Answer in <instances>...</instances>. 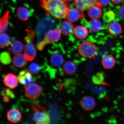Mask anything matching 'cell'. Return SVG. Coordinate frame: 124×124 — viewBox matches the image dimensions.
<instances>
[{
  "instance_id": "cell-32",
  "label": "cell",
  "mask_w": 124,
  "mask_h": 124,
  "mask_svg": "<svg viewBox=\"0 0 124 124\" xmlns=\"http://www.w3.org/2000/svg\"><path fill=\"white\" fill-rule=\"evenodd\" d=\"M119 15L121 17L124 19V5L120 8L119 11Z\"/></svg>"
},
{
  "instance_id": "cell-5",
  "label": "cell",
  "mask_w": 124,
  "mask_h": 124,
  "mask_svg": "<svg viewBox=\"0 0 124 124\" xmlns=\"http://www.w3.org/2000/svg\"><path fill=\"white\" fill-rule=\"evenodd\" d=\"M25 95L30 99L38 98L43 91L42 87L35 83H30L25 87Z\"/></svg>"
},
{
  "instance_id": "cell-19",
  "label": "cell",
  "mask_w": 124,
  "mask_h": 124,
  "mask_svg": "<svg viewBox=\"0 0 124 124\" xmlns=\"http://www.w3.org/2000/svg\"><path fill=\"white\" fill-rule=\"evenodd\" d=\"M27 60V59L24 54L20 53L16 54L14 56L13 63L16 67L21 68L25 65Z\"/></svg>"
},
{
  "instance_id": "cell-2",
  "label": "cell",
  "mask_w": 124,
  "mask_h": 124,
  "mask_svg": "<svg viewBox=\"0 0 124 124\" xmlns=\"http://www.w3.org/2000/svg\"><path fill=\"white\" fill-rule=\"evenodd\" d=\"M35 35L33 31L28 30L27 35L25 38L26 44L24 54L28 61H32L36 55V50L32 41Z\"/></svg>"
},
{
  "instance_id": "cell-7",
  "label": "cell",
  "mask_w": 124,
  "mask_h": 124,
  "mask_svg": "<svg viewBox=\"0 0 124 124\" xmlns=\"http://www.w3.org/2000/svg\"><path fill=\"white\" fill-rule=\"evenodd\" d=\"M80 104L84 110L86 111L92 110L96 105L95 99L90 96L83 97L80 100Z\"/></svg>"
},
{
  "instance_id": "cell-36",
  "label": "cell",
  "mask_w": 124,
  "mask_h": 124,
  "mask_svg": "<svg viewBox=\"0 0 124 124\" xmlns=\"http://www.w3.org/2000/svg\"></svg>"
},
{
  "instance_id": "cell-16",
  "label": "cell",
  "mask_w": 124,
  "mask_h": 124,
  "mask_svg": "<svg viewBox=\"0 0 124 124\" xmlns=\"http://www.w3.org/2000/svg\"><path fill=\"white\" fill-rule=\"evenodd\" d=\"M18 78L20 83L24 85H27L32 81V77L30 72L23 70L20 73Z\"/></svg>"
},
{
  "instance_id": "cell-15",
  "label": "cell",
  "mask_w": 124,
  "mask_h": 124,
  "mask_svg": "<svg viewBox=\"0 0 124 124\" xmlns=\"http://www.w3.org/2000/svg\"><path fill=\"white\" fill-rule=\"evenodd\" d=\"M108 30L109 33L114 37L120 35L122 32L121 25L119 23L116 21H112L110 23Z\"/></svg>"
},
{
  "instance_id": "cell-4",
  "label": "cell",
  "mask_w": 124,
  "mask_h": 124,
  "mask_svg": "<svg viewBox=\"0 0 124 124\" xmlns=\"http://www.w3.org/2000/svg\"><path fill=\"white\" fill-rule=\"evenodd\" d=\"M62 33L59 29H54L48 31L43 41L37 45V48L39 50H41L46 44L57 42L61 38Z\"/></svg>"
},
{
  "instance_id": "cell-11",
  "label": "cell",
  "mask_w": 124,
  "mask_h": 124,
  "mask_svg": "<svg viewBox=\"0 0 124 124\" xmlns=\"http://www.w3.org/2000/svg\"><path fill=\"white\" fill-rule=\"evenodd\" d=\"M101 7L97 4L90 7L87 9V15L91 19H99L103 15Z\"/></svg>"
},
{
  "instance_id": "cell-28",
  "label": "cell",
  "mask_w": 124,
  "mask_h": 124,
  "mask_svg": "<svg viewBox=\"0 0 124 124\" xmlns=\"http://www.w3.org/2000/svg\"><path fill=\"white\" fill-rule=\"evenodd\" d=\"M29 69L30 72L34 74H38L39 72V66L36 63H31L29 65Z\"/></svg>"
},
{
  "instance_id": "cell-8",
  "label": "cell",
  "mask_w": 124,
  "mask_h": 124,
  "mask_svg": "<svg viewBox=\"0 0 124 124\" xmlns=\"http://www.w3.org/2000/svg\"><path fill=\"white\" fill-rule=\"evenodd\" d=\"M33 118L37 124H47L50 121V117L46 111H35Z\"/></svg>"
},
{
  "instance_id": "cell-21",
  "label": "cell",
  "mask_w": 124,
  "mask_h": 124,
  "mask_svg": "<svg viewBox=\"0 0 124 124\" xmlns=\"http://www.w3.org/2000/svg\"><path fill=\"white\" fill-rule=\"evenodd\" d=\"M21 113L16 109L10 110L7 114L8 120L14 123H16L19 122L21 119Z\"/></svg>"
},
{
  "instance_id": "cell-27",
  "label": "cell",
  "mask_w": 124,
  "mask_h": 124,
  "mask_svg": "<svg viewBox=\"0 0 124 124\" xmlns=\"http://www.w3.org/2000/svg\"><path fill=\"white\" fill-rule=\"evenodd\" d=\"M1 62L4 65L10 64L11 62V58L8 53L4 52L1 53L0 57Z\"/></svg>"
},
{
  "instance_id": "cell-14",
  "label": "cell",
  "mask_w": 124,
  "mask_h": 124,
  "mask_svg": "<svg viewBox=\"0 0 124 124\" xmlns=\"http://www.w3.org/2000/svg\"><path fill=\"white\" fill-rule=\"evenodd\" d=\"M73 33L76 38L79 39L83 40L88 37L89 31L85 26L78 25L74 27Z\"/></svg>"
},
{
  "instance_id": "cell-25",
  "label": "cell",
  "mask_w": 124,
  "mask_h": 124,
  "mask_svg": "<svg viewBox=\"0 0 124 124\" xmlns=\"http://www.w3.org/2000/svg\"><path fill=\"white\" fill-rule=\"evenodd\" d=\"M9 23V12H6L0 20V32L2 33L7 30Z\"/></svg>"
},
{
  "instance_id": "cell-10",
  "label": "cell",
  "mask_w": 124,
  "mask_h": 124,
  "mask_svg": "<svg viewBox=\"0 0 124 124\" xmlns=\"http://www.w3.org/2000/svg\"><path fill=\"white\" fill-rule=\"evenodd\" d=\"M82 12L76 7H69L66 18L72 23L76 22L81 18Z\"/></svg>"
},
{
  "instance_id": "cell-1",
  "label": "cell",
  "mask_w": 124,
  "mask_h": 124,
  "mask_svg": "<svg viewBox=\"0 0 124 124\" xmlns=\"http://www.w3.org/2000/svg\"><path fill=\"white\" fill-rule=\"evenodd\" d=\"M66 0H40V5L49 14L57 19L66 18L69 7Z\"/></svg>"
},
{
  "instance_id": "cell-18",
  "label": "cell",
  "mask_w": 124,
  "mask_h": 124,
  "mask_svg": "<svg viewBox=\"0 0 124 124\" xmlns=\"http://www.w3.org/2000/svg\"><path fill=\"white\" fill-rule=\"evenodd\" d=\"M32 11L27 8L21 7L18 8L17 12V15L18 18L23 21H26L31 16Z\"/></svg>"
},
{
  "instance_id": "cell-33",
  "label": "cell",
  "mask_w": 124,
  "mask_h": 124,
  "mask_svg": "<svg viewBox=\"0 0 124 124\" xmlns=\"http://www.w3.org/2000/svg\"><path fill=\"white\" fill-rule=\"evenodd\" d=\"M124 0H111V1L116 4H120V3L122 2Z\"/></svg>"
},
{
  "instance_id": "cell-26",
  "label": "cell",
  "mask_w": 124,
  "mask_h": 124,
  "mask_svg": "<svg viewBox=\"0 0 124 124\" xmlns=\"http://www.w3.org/2000/svg\"><path fill=\"white\" fill-rule=\"evenodd\" d=\"M115 18V14L112 11L110 10L105 12L103 16V19L106 23H110Z\"/></svg>"
},
{
  "instance_id": "cell-34",
  "label": "cell",
  "mask_w": 124,
  "mask_h": 124,
  "mask_svg": "<svg viewBox=\"0 0 124 124\" xmlns=\"http://www.w3.org/2000/svg\"><path fill=\"white\" fill-rule=\"evenodd\" d=\"M3 100L5 102H8L9 101L10 99L7 96H4L3 98Z\"/></svg>"
},
{
  "instance_id": "cell-31",
  "label": "cell",
  "mask_w": 124,
  "mask_h": 124,
  "mask_svg": "<svg viewBox=\"0 0 124 124\" xmlns=\"http://www.w3.org/2000/svg\"><path fill=\"white\" fill-rule=\"evenodd\" d=\"M6 95L9 96L12 98H14L15 97V94L14 93L12 92L10 89H7L6 90Z\"/></svg>"
},
{
  "instance_id": "cell-20",
  "label": "cell",
  "mask_w": 124,
  "mask_h": 124,
  "mask_svg": "<svg viewBox=\"0 0 124 124\" xmlns=\"http://www.w3.org/2000/svg\"><path fill=\"white\" fill-rule=\"evenodd\" d=\"M63 72L67 75H72L76 72L77 67L76 65L73 62L67 61L63 64Z\"/></svg>"
},
{
  "instance_id": "cell-6",
  "label": "cell",
  "mask_w": 124,
  "mask_h": 124,
  "mask_svg": "<svg viewBox=\"0 0 124 124\" xmlns=\"http://www.w3.org/2000/svg\"><path fill=\"white\" fill-rule=\"evenodd\" d=\"M98 0H74L73 4L82 12L87 10L91 6L97 4Z\"/></svg>"
},
{
  "instance_id": "cell-35",
  "label": "cell",
  "mask_w": 124,
  "mask_h": 124,
  "mask_svg": "<svg viewBox=\"0 0 124 124\" xmlns=\"http://www.w3.org/2000/svg\"><path fill=\"white\" fill-rule=\"evenodd\" d=\"M67 1H68V2H70V1H74V0H66Z\"/></svg>"
},
{
  "instance_id": "cell-24",
  "label": "cell",
  "mask_w": 124,
  "mask_h": 124,
  "mask_svg": "<svg viewBox=\"0 0 124 124\" xmlns=\"http://www.w3.org/2000/svg\"><path fill=\"white\" fill-rule=\"evenodd\" d=\"M12 41L10 37L7 34L2 32L1 33L0 36V47L2 48L10 45Z\"/></svg>"
},
{
  "instance_id": "cell-29",
  "label": "cell",
  "mask_w": 124,
  "mask_h": 124,
  "mask_svg": "<svg viewBox=\"0 0 124 124\" xmlns=\"http://www.w3.org/2000/svg\"><path fill=\"white\" fill-rule=\"evenodd\" d=\"M32 108L35 112V111L46 110L45 108L42 107L40 106L37 103H34L32 104Z\"/></svg>"
},
{
  "instance_id": "cell-23",
  "label": "cell",
  "mask_w": 124,
  "mask_h": 124,
  "mask_svg": "<svg viewBox=\"0 0 124 124\" xmlns=\"http://www.w3.org/2000/svg\"><path fill=\"white\" fill-rule=\"evenodd\" d=\"M88 27L90 30L94 32H97L101 30L102 23L99 19H91L89 21Z\"/></svg>"
},
{
  "instance_id": "cell-3",
  "label": "cell",
  "mask_w": 124,
  "mask_h": 124,
  "mask_svg": "<svg viewBox=\"0 0 124 124\" xmlns=\"http://www.w3.org/2000/svg\"><path fill=\"white\" fill-rule=\"evenodd\" d=\"M97 51L96 45L89 41H85L80 43L78 48L79 54L86 58H94L96 55Z\"/></svg>"
},
{
  "instance_id": "cell-22",
  "label": "cell",
  "mask_w": 124,
  "mask_h": 124,
  "mask_svg": "<svg viewBox=\"0 0 124 124\" xmlns=\"http://www.w3.org/2000/svg\"><path fill=\"white\" fill-rule=\"evenodd\" d=\"M10 45V50L12 54L15 55L21 53L24 48L23 43L17 40H14L12 41Z\"/></svg>"
},
{
  "instance_id": "cell-9",
  "label": "cell",
  "mask_w": 124,
  "mask_h": 124,
  "mask_svg": "<svg viewBox=\"0 0 124 124\" xmlns=\"http://www.w3.org/2000/svg\"><path fill=\"white\" fill-rule=\"evenodd\" d=\"M50 60L51 64L55 67L61 66L64 62V58L62 54L57 51H50Z\"/></svg>"
},
{
  "instance_id": "cell-17",
  "label": "cell",
  "mask_w": 124,
  "mask_h": 124,
  "mask_svg": "<svg viewBox=\"0 0 124 124\" xmlns=\"http://www.w3.org/2000/svg\"><path fill=\"white\" fill-rule=\"evenodd\" d=\"M101 63L102 66L105 69H111L115 66L116 60L112 55H107L104 56L102 59Z\"/></svg>"
},
{
  "instance_id": "cell-13",
  "label": "cell",
  "mask_w": 124,
  "mask_h": 124,
  "mask_svg": "<svg viewBox=\"0 0 124 124\" xmlns=\"http://www.w3.org/2000/svg\"><path fill=\"white\" fill-rule=\"evenodd\" d=\"M18 79L15 74L10 73L4 77L3 82L6 86L11 89H13L17 86L18 83Z\"/></svg>"
},
{
  "instance_id": "cell-12",
  "label": "cell",
  "mask_w": 124,
  "mask_h": 124,
  "mask_svg": "<svg viewBox=\"0 0 124 124\" xmlns=\"http://www.w3.org/2000/svg\"><path fill=\"white\" fill-rule=\"evenodd\" d=\"M72 23L67 20L62 22L59 29L63 34L69 36L73 33L74 27Z\"/></svg>"
},
{
  "instance_id": "cell-30",
  "label": "cell",
  "mask_w": 124,
  "mask_h": 124,
  "mask_svg": "<svg viewBox=\"0 0 124 124\" xmlns=\"http://www.w3.org/2000/svg\"><path fill=\"white\" fill-rule=\"evenodd\" d=\"M111 0H98L97 4L100 7H105L108 5Z\"/></svg>"
}]
</instances>
